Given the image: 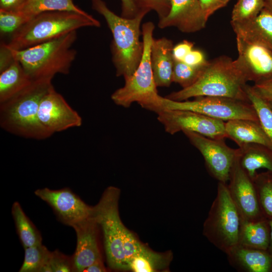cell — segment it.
<instances>
[{
  "label": "cell",
  "instance_id": "7",
  "mask_svg": "<svg viewBox=\"0 0 272 272\" xmlns=\"http://www.w3.org/2000/svg\"><path fill=\"white\" fill-rule=\"evenodd\" d=\"M155 25L152 22L142 27L143 53L140 63L132 76L125 81L124 85L115 91L111 98L113 102L128 108L137 102L143 108L150 110L160 95L158 94L151 63V47L153 40Z\"/></svg>",
  "mask_w": 272,
  "mask_h": 272
},
{
  "label": "cell",
  "instance_id": "46",
  "mask_svg": "<svg viewBox=\"0 0 272 272\" xmlns=\"http://www.w3.org/2000/svg\"><path fill=\"white\" fill-rule=\"evenodd\" d=\"M267 101H268V104H269L270 107L272 109V100H270V101L267 100Z\"/></svg>",
  "mask_w": 272,
  "mask_h": 272
},
{
  "label": "cell",
  "instance_id": "13",
  "mask_svg": "<svg viewBox=\"0 0 272 272\" xmlns=\"http://www.w3.org/2000/svg\"><path fill=\"white\" fill-rule=\"evenodd\" d=\"M34 193L46 202L58 220L67 226L73 227L93 216L94 207L87 205L69 188L53 190L45 187L36 190Z\"/></svg>",
  "mask_w": 272,
  "mask_h": 272
},
{
  "label": "cell",
  "instance_id": "27",
  "mask_svg": "<svg viewBox=\"0 0 272 272\" xmlns=\"http://www.w3.org/2000/svg\"><path fill=\"white\" fill-rule=\"evenodd\" d=\"M172 258L171 252L165 254L152 251L147 254H140L131 258L128 270L134 272H153L168 266Z\"/></svg>",
  "mask_w": 272,
  "mask_h": 272
},
{
  "label": "cell",
  "instance_id": "10",
  "mask_svg": "<svg viewBox=\"0 0 272 272\" xmlns=\"http://www.w3.org/2000/svg\"><path fill=\"white\" fill-rule=\"evenodd\" d=\"M182 132L202 155L210 174L218 182L227 183L238 148L229 147L225 139H212L188 130Z\"/></svg>",
  "mask_w": 272,
  "mask_h": 272
},
{
  "label": "cell",
  "instance_id": "43",
  "mask_svg": "<svg viewBox=\"0 0 272 272\" xmlns=\"http://www.w3.org/2000/svg\"><path fill=\"white\" fill-rule=\"evenodd\" d=\"M85 272H104L106 271V269L104 265L102 258L98 259L90 266L87 267Z\"/></svg>",
  "mask_w": 272,
  "mask_h": 272
},
{
  "label": "cell",
  "instance_id": "8",
  "mask_svg": "<svg viewBox=\"0 0 272 272\" xmlns=\"http://www.w3.org/2000/svg\"><path fill=\"white\" fill-rule=\"evenodd\" d=\"M241 219L228 190L227 183L218 182L216 196L203 226V234L224 253L238 244Z\"/></svg>",
  "mask_w": 272,
  "mask_h": 272
},
{
  "label": "cell",
  "instance_id": "3",
  "mask_svg": "<svg viewBox=\"0 0 272 272\" xmlns=\"http://www.w3.org/2000/svg\"><path fill=\"white\" fill-rule=\"evenodd\" d=\"M51 78L34 80L25 89L0 103V125L19 137L37 140L52 135L40 123L38 113L43 97L53 87Z\"/></svg>",
  "mask_w": 272,
  "mask_h": 272
},
{
  "label": "cell",
  "instance_id": "11",
  "mask_svg": "<svg viewBox=\"0 0 272 272\" xmlns=\"http://www.w3.org/2000/svg\"><path fill=\"white\" fill-rule=\"evenodd\" d=\"M157 114L158 120L170 134L188 130L212 139L227 138L223 120L188 110H164Z\"/></svg>",
  "mask_w": 272,
  "mask_h": 272
},
{
  "label": "cell",
  "instance_id": "24",
  "mask_svg": "<svg viewBox=\"0 0 272 272\" xmlns=\"http://www.w3.org/2000/svg\"><path fill=\"white\" fill-rule=\"evenodd\" d=\"M269 239V219L255 222L241 221L238 245L251 248L267 250Z\"/></svg>",
  "mask_w": 272,
  "mask_h": 272
},
{
  "label": "cell",
  "instance_id": "16",
  "mask_svg": "<svg viewBox=\"0 0 272 272\" xmlns=\"http://www.w3.org/2000/svg\"><path fill=\"white\" fill-rule=\"evenodd\" d=\"M205 18L198 0H171L168 15L159 20L158 26L163 29L175 27L184 33H193L204 28Z\"/></svg>",
  "mask_w": 272,
  "mask_h": 272
},
{
  "label": "cell",
  "instance_id": "1",
  "mask_svg": "<svg viewBox=\"0 0 272 272\" xmlns=\"http://www.w3.org/2000/svg\"><path fill=\"white\" fill-rule=\"evenodd\" d=\"M119 189L109 186L94 207L93 216L101 228L106 260L113 270H128L133 257L152 250L141 242L122 223L118 212Z\"/></svg>",
  "mask_w": 272,
  "mask_h": 272
},
{
  "label": "cell",
  "instance_id": "23",
  "mask_svg": "<svg viewBox=\"0 0 272 272\" xmlns=\"http://www.w3.org/2000/svg\"><path fill=\"white\" fill-rule=\"evenodd\" d=\"M34 80L17 60L0 73V103L5 102L29 86Z\"/></svg>",
  "mask_w": 272,
  "mask_h": 272
},
{
  "label": "cell",
  "instance_id": "40",
  "mask_svg": "<svg viewBox=\"0 0 272 272\" xmlns=\"http://www.w3.org/2000/svg\"><path fill=\"white\" fill-rule=\"evenodd\" d=\"M252 87L254 91L263 99L272 100V80L255 84Z\"/></svg>",
  "mask_w": 272,
  "mask_h": 272
},
{
  "label": "cell",
  "instance_id": "6",
  "mask_svg": "<svg viewBox=\"0 0 272 272\" xmlns=\"http://www.w3.org/2000/svg\"><path fill=\"white\" fill-rule=\"evenodd\" d=\"M77 38V31H74L24 49L8 48L14 59L33 80L53 79L57 74H69L77 56V51L72 48Z\"/></svg>",
  "mask_w": 272,
  "mask_h": 272
},
{
  "label": "cell",
  "instance_id": "14",
  "mask_svg": "<svg viewBox=\"0 0 272 272\" xmlns=\"http://www.w3.org/2000/svg\"><path fill=\"white\" fill-rule=\"evenodd\" d=\"M238 56L234 60L247 80L258 84L272 80V51L259 43L236 36Z\"/></svg>",
  "mask_w": 272,
  "mask_h": 272
},
{
  "label": "cell",
  "instance_id": "12",
  "mask_svg": "<svg viewBox=\"0 0 272 272\" xmlns=\"http://www.w3.org/2000/svg\"><path fill=\"white\" fill-rule=\"evenodd\" d=\"M228 181V190L241 221L255 222L267 219L261 209L253 179L240 165L238 155Z\"/></svg>",
  "mask_w": 272,
  "mask_h": 272
},
{
  "label": "cell",
  "instance_id": "42",
  "mask_svg": "<svg viewBox=\"0 0 272 272\" xmlns=\"http://www.w3.org/2000/svg\"><path fill=\"white\" fill-rule=\"evenodd\" d=\"M26 0H0V10L19 11Z\"/></svg>",
  "mask_w": 272,
  "mask_h": 272
},
{
  "label": "cell",
  "instance_id": "44",
  "mask_svg": "<svg viewBox=\"0 0 272 272\" xmlns=\"http://www.w3.org/2000/svg\"><path fill=\"white\" fill-rule=\"evenodd\" d=\"M270 226V239L268 247V251L272 254V218L269 219Z\"/></svg>",
  "mask_w": 272,
  "mask_h": 272
},
{
  "label": "cell",
  "instance_id": "15",
  "mask_svg": "<svg viewBox=\"0 0 272 272\" xmlns=\"http://www.w3.org/2000/svg\"><path fill=\"white\" fill-rule=\"evenodd\" d=\"M38 117L40 123L52 135L82 124V118L79 114L54 87L42 98Z\"/></svg>",
  "mask_w": 272,
  "mask_h": 272
},
{
  "label": "cell",
  "instance_id": "30",
  "mask_svg": "<svg viewBox=\"0 0 272 272\" xmlns=\"http://www.w3.org/2000/svg\"><path fill=\"white\" fill-rule=\"evenodd\" d=\"M24 249V260L19 271L42 272L48 260L51 251L42 243Z\"/></svg>",
  "mask_w": 272,
  "mask_h": 272
},
{
  "label": "cell",
  "instance_id": "22",
  "mask_svg": "<svg viewBox=\"0 0 272 272\" xmlns=\"http://www.w3.org/2000/svg\"><path fill=\"white\" fill-rule=\"evenodd\" d=\"M238 157L243 169L252 179L261 168L272 172V148L259 144H248L238 148Z\"/></svg>",
  "mask_w": 272,
  "mask_h": 272
},
{
  "label": "cell",
  "instance_id": "36",
  "mask_svg": "<svg viewBox=\"0 0 272 272\" xmlns=\"http://www.w3.org/2000/svg\"><path fill=\"white\" fill-rule=\"evenodd\" d=\"M205 18L209 17L219 9L225 7L230 0H198Z\"/></svg>",
  "mask_w": 272,
  "mask_h": 272
},
{
  "label": "cell",
  "instance_id": "19",
  "mask_svg": "<svg viewBox=\"0 0 272 272\" xmlns=\"http://www.w3.org/2000/svg\"><path fill=\"white\" fill-rule=\"evenodd\" d=\"M173 41L166 37L153 39L150 59L157 87H168L172 83Z\"/></svg>",
  "mask_w": 272,
  "mask_h": 272
},
{
  "label": "cell",
  "instance_id": "2",
  "mask_svg": "<svg viewBox=\"0 0 272 272\" xmlns=\"http://www.w3.org/2000/svg\"><path fill=\"white\" fill-rule=\"evenodd\" d=\"M92 8L104 18L113 36L111 44L112 60L116 75L125 81L132 76L138 67L143 53L140 41L141 22L149 12L141 10L133 18L120 17L111 11L102 0H91Z\"/></svg>",
  "mask_w": 272,
  "mask_h": 272
},
{
  "label": "cell",
  "instance_id": "38",
  "mask_svg": "<svg viewBox=\"0 0 272 272\" xmlns=\"http://www.w3.org/2000/svg\"><path fill=\"white\" fill-rule=\"evenodd\" d=\"M208 61L202 51L193 49L184 57L182 61L191 66H201L206 65Z\"/></svg>",
  "mask_w": 272,
  "mask_h": 272
},
{
  "label": "cell",
  "instance_id": "33",
  "mask_svg": "<svg viewBox=\"0 0 272 272\" xmlns=\"http://www.w3.org/2000/svg\"><path fill=\"white\" fill-rule=\"evenodd\" d=\"M27 19L19 11L0 10V32L9 37L25 23Z\"/></svg>",
  "mask_w": 272,
  "mask_h": 272
},
{
  "label": "cell",
  "instance_id": "26",
  "mask_svg": "<svg viewBox=\"0 0 272 272\" xmlns=\"http://www.w3.org/2000/svg\"><path fill=\"white\" fill-rule=\"evenodd\" d=\"M12 214L18 235L24 248L42 243L40 232L26 215L18 202L13 203Z\"/></svg>",
  "mask_w": 272,
  "mask_h": 272
},
{
  "label": "cell",
  "instance_id": "45",
  "mask_svg": "<svg viewBox=\"0 0 272 272\" xmlns=\"http://www.w3.org/2000/svg\"><path fill=\"white\" fill-rule=\"evenodd\" d=\"M264 9L272 14V0H264Z\"/></svg>",
  "mask_w": 272,
  "mask_h": 272
},
{
  "label": "cell",
  "instance_id": "18",
  "mask_svg": "<svg viewBox=\"0 0 272 272\" xmlns=\"http://www.w3.org/2000/svg\"><path fill=\"white\" fill-rule=\"evenodd\" d=\"M229 264L243 272H272V254L268 250L236 245L226 253Z\"/></svg>",
  "mask_w": 272,
  "mask_h": 272
},
{
  "label": "cell",
  "instance_id": "32",
  "mask_svg": "<svg viewBox=\"0 0 272 272\" xmlns=\"http://www.w3.org/2000/svg\"><path fill=\"white\" fill-rule=\"evenodd\" d=\"M264 0H238L232 12L231 22H241L257 17L264 8Z\"/></svg>",
  "mask_w": 272,
  "mask_h": 272
},
{
  "label": "cell",
  "instance_id": "28",
  "mask_svg": "<svg viewBox=\"0 0 272 272\" xmlns=\"http://www.w3.org/2000/svg\"><path fill=\"white\" fill-rule=\"evenodd\" d=\"M264 216L272 218V172L256 173L252 178Z\"/></svg>",
  "mask_w": 272,
  "mask_h": 272
},
{
  "label": "cell",
  "instance_id": "5",
  "mask_svg": "<svg viewBox=\"0 0 272 272\" xmlns=\"http://www.w3.org/2000/svg\"><path fill=\"white\" fill-rule=\"evenodd\" d=\"M100 22L89 14L67 11L40 14L25 23L9 38L7 46L22 50L61 37L86 27H100Z\"/></svg>",
  "mask_w": 272,
  "mask_h": 272
},
{
  "label": "cell",
  "instance_id": "17",
  "mask_svg": "<svg viewBox=\"0 0 272 272\" xmlns=\"http://www.w3.org/2000/svg\"><path fill=\"white\" fill-rule=\"evenodd\" d=\"M98 227L93 216L73 227L77 235V246L73 256L75 271H84L102 258L97 238Z\"/></svg>",
  "mask_w": 272,
  "mask_h": 272
},
{
  "label": "cell",
  "instance_id": "34",
  "mask_svg": "<svg viewBox=\"0 0 272 272\" xmlns=\"http://www.w3.org/2000/svg\"><path fill=\"white\" fill-rule=\"evenodd\" d=\"M75 271L73 256L70 257L58 250L51 252L42 272Z\"/></svg>",
  "mask_w": 272,
  "mask_h": 272
},
{
  "label": "cell",
  "instance_id": "29",
  "mask_svg": "<svg viewBox=\"0 0 272 272\" xmlns=\"http://www.w3.org/2000/svg\"><path fill=\"white\" fill-rule=\"evenodd\" d=\"M246 91L249 101L254 108L259 123L272 144V109L268 101L258 95L252 86L247 84Z\"/></svg>",
  "mask_w": 272,
  "mask_h": 272
},
{
  "label": "cell",
  "instance_id": "41",
  "mask_svg": "<svg viewBox=\"0 0 272 272\" xmlns=\"http://www.w3.org/2000/svg\"><path fill=\"white\" fill-rule=\"evenodd\" d=\"M121 1L122 3L121 17L132 18L140 11L132 0H121Z\"/></svg>",
  "mask_w": 272,
  "mask_h": 272
},
{
  "label": "cell",
  "instance_id": "4",
  "mask_svg": "<svg viewBox=\"0 0 272 272\" xmlns=\"http://www.w3.org/2000/svg\"><path fill=\"white\" fill-rule=\"evenodd\" d=\"M246 77L234 60L221 55L208 61L202 74L191 86L165 96L174 101L193 97H220L249 102L246 91Z\"/></svg>",
  "mask_w": 272,
  "mask_h": 272
},
{
  "label": "cell",
  "instance_id": "20",
  "mask_svg": "<svg viewBox=\"0 0 272 272\" xmlns=\"http://www.w3.org/2000/svg\"><path fill=\"white\" fill-rule=\"evenodd\" d=\"M231 24L236 36L259 43L272 51V14L265 9L254 19Z\"/></svg>",
  "mask_w": 272,
  "mask_h": 272
},
{
  "label": "cell",
  "instance_id": "39",
  "mask_svg": "<svg viewBox=\"0 0 272 272\" xmlns=\"http://www.w3.org/2000/svg\"><path fill=\"white\" fill-rule=\"evenodd\" d=\"M15 59L11 50L4 42H1L0 47V73L8 67Z\"/></svg>",
  "mask_w": 272,
  "mask_h": 272
},
{
  "label": "cell",
  "instance_id": "37",
  "mask_svg": "<svg viewBox=\"0 0 272 272\" xmlns=\"http://www.w3.org/2000/svg\"><path fill=\"white\" fill-rule=\"evenodd\" d=\"M194 43L188 40H183L173 48V56L176 60L183 61L184 57L193 49Z\"/></svg>",
  "mask_w": 272,
  "mask_h": 272
},
{
  "label": "cell",
  "instance_id": "21",
  "mask_svg": "<svg viewBox=\"0 0 272 272\" xmlns=\"http://www.w3.org/2000/svg\"><path fill=\"white\" fill-rule=\"evenodd\" d=\"M227 138L235 142L238 147L248 144H259L272 148V144L259 121L238 119L225 122Z\"/></svg>",
  "mask_w": 272,
  "mask_h": 272
},
{
  "label": "cell",
  "instance_id": "31",
  "mask_svg": "<svg viewBox=\"0 0 272 272\" xmlns=\"http://www.w3.org/2000/svg\"><path fill=\"white\" fill-rule=\"evenodd\" d=\"M206 64L201 66H193L182 61L174 59L172 82L178 84L182 89L191 86L200 76Z\"/></svg>",
  "mask_w": 272,
  "mask_h": 272
},
{
  "label": "cell",
  "instance_id": "9",
  "mask_svg": "<svg viewBox=\"0 0 272 272\" xmlns=\"http://www.w3.org/2000/svg\"><path fill=\"white\" fill-rule=\"evenodd\" d=\"M164 110L191 111L224 121L238 119L259 121L250 102L225 97L203 96L179 101L159 96L150 111L157 113Z\"/></svg>",
  "mask_w": 272,
  "mask_h": 272
},
{
  "label": "cell",
  "instance_id": "25",
  "mask_svg": "<svg viewBox=\"0 0 272 272\" xmlns=\"http://www.w3.org/2000/svg\"><path fill=\"white\" fill-rule=\"evenodd\" d=\"M67 11L87 14L74 3L73 0H26L19 11L28 21L45 12Z\"/></svg>",
  "mask_w": 272,
  "mask_h": 272
},
{
  "label": "cell",
  "instance_id": "35",
  "mask_svg": "<svg viewBox=\"0 0 272 272\" xmlns=\"http://www.w3.org/2000/svg\"><path fill=\"white\" fill-rule=\"evenodd\" d=\"M139 11H155L159 20L166 17L169 13L171 0H132Z\"/></svg>",
  "mask_w": 272,
  "mask_h": 272
}]
</instances>
